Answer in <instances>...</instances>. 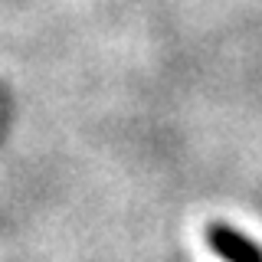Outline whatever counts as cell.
<instances>
[{"mask_svg":"<svg viewBox=\"0 0 262 262\" xmlns=\"http://www.w3.org/2000/svg\"><path fill=\"white\" fill-rule=\"evenodd\" d=\"M207 246L226 262H262V249L252 239H246L243 233H236L226 223H213L207 229Z\"/></svg>","mask_w":262,"mask_h":262,"instance_id":"1","label":"cell"}]
</instances>
